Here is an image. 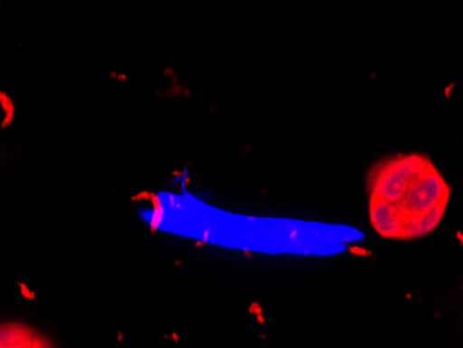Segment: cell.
<instances>
[{
	"label": "cell",
	"instance_id": "6da1fadb",
	"mask_svg": "<svg viewBox=\"0 0 463 348\" xmlns=\"http://www.w3.org/2000/svg\"><path fill=\"white\" fill-rule=\"evenodd\" d=\"M449 186L428 155H398L368 174L372 228L382 238L412 240L433 232L443 220Z\"/></svg>",
	"mask_w": 463,
	"mask_h": 348
}]
</instances>
